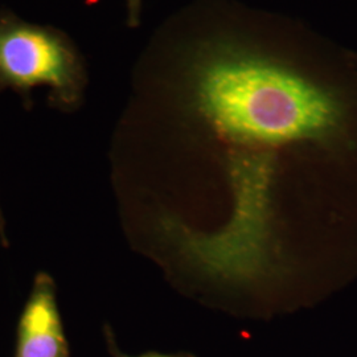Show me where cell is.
<instances>
[{
    "instance_id": "obj_1",
    "label": "cell",
    "mask_w": 357,
    "mask_h": 357,
    "mask_svg": "<svg viewBox=\"0 0 357 357\" xmlns=\"http://www.w3.org/2000/svg\"><path fill=\"white\" fill-rule=\"evenodd\" d=\"M88 81L85 57L64 31L0 8V93L13 90L32 107L33 89L47 86L51 106L73 112L84 101Z\"/></svg>"
},
{
    "instance_id": "obj_2",
    "label": "cell",
    "mask_w": 357,
    "mask_h": 357,
    "mask_svg": "<svg viewBox=\"0 0 357 357\" xmlns=\"http://www.w3.org/2000/svg\"><path fill=\"white\" fill-rule=\"evenodd\" d=\"M15 357H69L54 283L45 273L36 277L20 317Z\"/></svg>"
},
{
    "instance_id": "obj_3",
    "label": "cell",
    "mask_w": 357,
    "mask_h": 357,
    "mask_svg": "<svg viewBox=\"0 0 357 357\" xmlns=\"http://www.w3.org/2000/svg\"><path fill=\"white\" fill-rule=\"evenodd\" d=\"M126 10H128L126 23L128 28L135 29L141 26L142 0H126Z\"/></svg>"
},
{
    "instance_id": "obj_4",
    "label": "cell",
    "mask_w": 357,
    "mask_h": 357,
    "mask_svg": "<svg viewBox=\"0 0 357 357\" xmlns=\"http://www.w3.org/2000/svg\"><path fill=\"white\" fill-rule=\"evenodd\" d=\"M109 343H110V347H112V352H113V355L114 357H131L126 356V355H123V354H121L118 349H116V347L114 345V342H113V337L112 336H109ZM138 357H190V356H184V355H160V354H146V355H142V356Z\"/></svg>"
},
{
    "instance_id": "obj_5",
    "label": "cell",
    "mask_w": 357,
    "mask_h": 357,
    "mask_svg": "<svg viewBox=\"0 0 357 357\" xmlns=\"http://www.w3.org/2000/svg\"><path fill=\"white\" fill-rule=\"evenodd\" d=\"M0 238H1L4 246L8 245L7 240H6V234H4V220H3V215H1V209H0Z\"/></svg>"
}]
</instances>
